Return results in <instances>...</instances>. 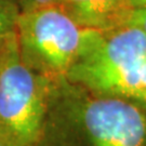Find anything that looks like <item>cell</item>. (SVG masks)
Instances as JSON below:
<instances>
[{
  "label": "cell",
  "instance_id": "1",
  "mask_svg": "<svg viewBox=\"0 0 146 146\" xmlns=\"http://www.w3.org/2000/svg\"><path fill=\"white\" fill-rule=\"evenodd\" d=\"M16 39L23 61L49 79L69 69L102 41L103 31L75 22L58 5L21 12Z\"/></svg>",
  "mask_w": 146,
  "mask_h": 146
},
{
  "label": "cell",
  "instance_id": "2",
  "mask_svg": "<svg viewBox=\"0 0 146 146\" xmlns=\"http://www.w3.org/2000/svg\"><path fill=\"white\" fill-rule=\"evenodd\" d=\"M51 79L23 61L16 33L0 49V137L10 146H35L47 118Z\"/></svg>",
  "mask_w": 146,
  "mask_h": 146
},
{
  "label": "cell",
  "instance_id": "3",
  "mask_svg": "<svg viewBox=\"0 0 146 146\" xmlns=\"http://www.w3.org/2000/svg\"><path fill=\"white\" fill-rule=\"evenodd\" d=\"M146 58V34L134 26L106 31L102 41L69 69L66 78L92 90Z\"/></svg>",
  "mask_w": 146,
  "mask_h": 146
},
{
  "label": "cell",
  "instance_id": "4",
  "mask_svg": "<svg viewBox=\"0 0 146 146\" xmlns=\"http://www.w3.org/2000/svg\"><path fill=\"white\" fill-rule=\"evenodd\" d=\"M81 120L93 146H146V116L125 100H91L82 106Z\"/></svg>",
  "mask_w": 146,
  "mask_h": 146
},
{
  "label": "cell",
  "instance_id": "5",
  "mask_svg": "<svg viewBox=\"0 0 146 146\" xmlns=\"http://www.w3.org/2000/svg\"><path fill=\"white\" fill-rule=\"evenodd\" d=\"M58 5L78 24L103 31L122 26L131 9L125 0H58Z\"/></svg>",
  "mask_w": 146,
  "mask_h": 146
},
{
  "label": "cell",
  "instance_id": "6",
  "mask_svg": "<svg viewBox=\"0 0 146 146\" xmlns=\"http://www.w3.org/2000/svg\"><path fill=\"white\" fill-rule=\"evenodd\" d=\"M143 90H146V58L106 81L99 91L106 94L132 98Z\"/></svg>",
  "mask_w": 146,
  "mask_h": 146
},
{
  "label": "cell",
  "instance_id": "7",
  "mask_svg": "<svg viewBox=\"0 0 146 146\" xmlns=\"http://www.w3.org/2000/svg\"><path fill=\"white\" fill-rule=\"evenodd\" d=\"M20 13L15 0H0V49L15 34Z\"/></svg>",
  "mask_w": 146,
  "mask_h": 146
},
{
  "label": "cell",
  "instance_id": "8",
  "mask_svg": "<svg viewBox=\"0 0 146 146\" xmlns=\"http://www.w3.org/2000/svg\"><path fill=\"white\" fill-rule=\"evenodd\" d=\"M122 26H134L146 34V8L130 9L125 15Z\"/></svg>",
  "mask_w": 146,
  "mask_h": 146
},
{
  "label": "cell",
  "instance_id": "9",
  "mask_svg": "<svg viewBox=\"0 0 146 146\" xmlns=\"http://www.w3.org/2000/svg\"><path fill=\"white\" fill-rule=\"evenodd\" d=\"M15 2L20 8V11L25 12L47 5H58V0H15Z\"/></svg>",
  "mask_w": 146,
  "mask_h": 146
},
{
  "label": "cell",
  "instance_id": "10",
  "mask_svg": "<svg viewBox=\"0 0 146 146\" xmlns=\"http://www.w3.org/2000/svg\"><path fill=\"white\" fill-rule=\"evenodd\" d=\"M127 5L131 9L134 8H146V0H125Z\"/></svg>",
  "mask_w": 146,
  "mask_h": 146
},
{
  "label": "cell",
  "instance_id": "11",
  "mask_svg": "<svg viewBox=\"0 0 146 146\" xmlns=\"http://www.w3.org/2000/svg\"><path fill=\"white\" fill-rule=\"evenodd\" d=\"M132 99L136 100L139 103H141L142 105H144L146 107V90H143L141 92H139L137 94L133 95Z\"/></svg>",
  "mask_w": 146,
  "mask_h": 146
},
{
  "label": "cell",
  "instance_id": "12",
  "mask_svg": "<svg viewBox=\"0 0 146 146\" xmlns=\"http://www.w3.org/2000/svg\"><path fill=\"white\" fill-rule=\"evenodd\" d=\"M0 146H10L7 142H5L1 137H0Z\"/></svg>",
  "mask_w": 146,
  "mask_h": 146
}]
</instances>
